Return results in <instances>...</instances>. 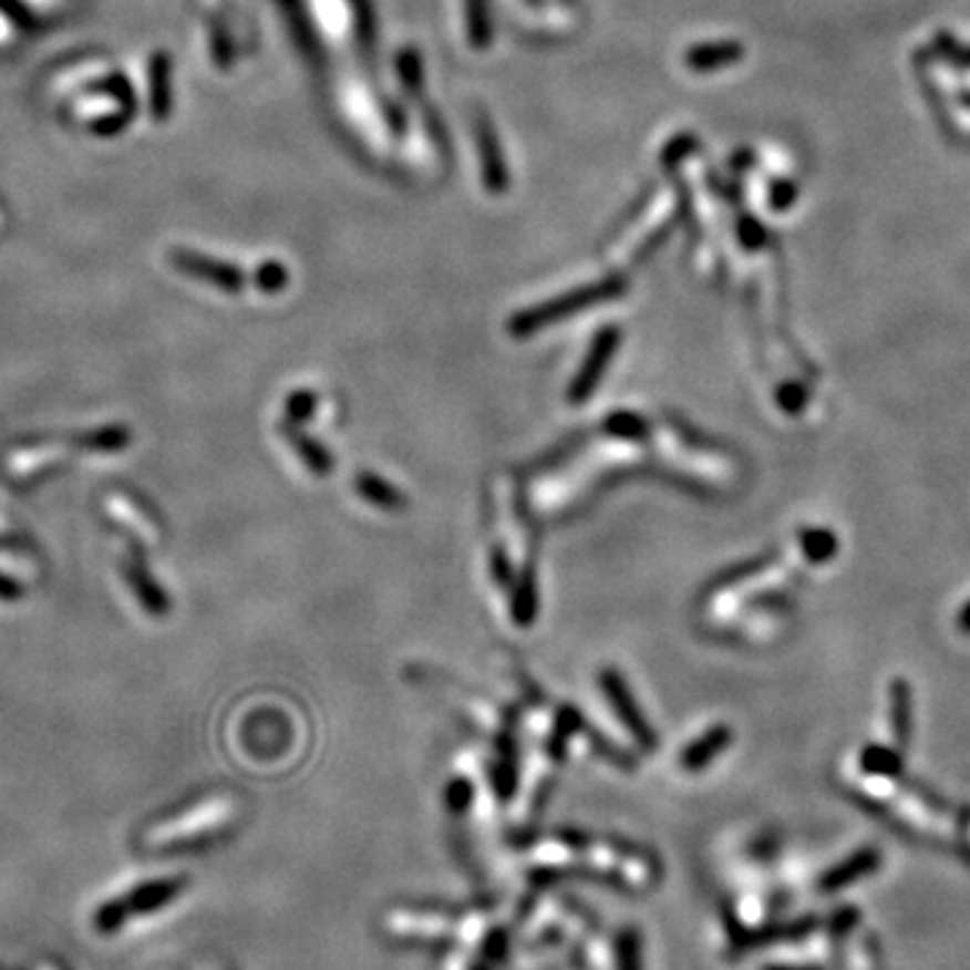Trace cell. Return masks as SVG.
Wrapping results in <instances>:
<instances>
[{
	"instance_id": "1",
	"label": "cell",
	"mask_w": 970,
	"mask_h": 970,
	"mask_svg": "<svg viewBox=\"0 0 970 970\" xmlns=\"http://www.w3.org/2000/svg\"><path fill=\"white\" fill-rule=\"evenodd\" d=\"M178 889H182L178 881H157V885L124 895V898L114 900V904H105L103 909L95 914V930L101 932V936H114V932L122 930V925L127 922V919L143 917V914L162 909L167 900L176 898Z\"/></svg>"
},
{
	"instance_id": "2",
	"label": "cell",
	"mask_w": 970,
	"mask_h": 970,
	"mask_svg": "<svg viewBox=\"0 0 970 970\" xmlns=\"http://www.w3.org/2000/svg\"><path fill=\"white\" fill-rule=\"evenodd\" d=\"M596 970H644V941L639 928H623L618 936L601 941L594 962Z\"/></svg>"
},
{
	"instance_id": "3",
	"label": "cell",
	"mask_w": 970,
	"mask_h": 970,
	"mask_svg": "<svg viewBox=\"0 0 970 970\" xmlns=\"http://www.w3.org/2000/svg\"><path fill=\"white\" fill-rule=\"evenodd\" d=\"M601 685H605L607 699L612 701L615 712L620 714V720H623V723L628 725V731H631L633 736H637L639 742L644 744V747H652V744H656V736H652L650 725H647L642 714H639L637 701H633L631 693H628L626 682L620 680L615 671H605V674H601Z\"/></svg>"
},
{
	"instance_id": "4",
	"label": "cell",
	"mask_w": 970,
	"mask_h": 970,
	"mask_svg": "<svg viewBox=\"0 0 970 970\" xmlns=\"http://www.w3.org/2000/svg\"><path fill=\"white\" fill-rule=\"evenodd\" d=\"M881 855L874 847L855 852V855L847 857L844 863H838L836 868H830L828 874L819 879V892H838V889L849 887L852 881L863 879V876H870L876 868H879Z\"/></svg>"
},
{
	"instance_id": "5",
	"label": "cell",
	"mask_w": 970,
	"mask_h": 970,
	"mask_svg": "<svg viewBox=\"0 0 970 970\" xmlns=\"http://www.w3.org/2000/svg\"><path fill=\"white\" fill-rule=\"evenodd\" d=\"M615 343H618V334L615 332H605L599 340H596L594 351L588 353L586 364H582L580 375L575 378V383H571V402H582L586 396H590V391L596 389V383H599V378L605 375L609 357H612Z\"/></svg>"
},
{
	"instance_id": "6",
	"label": "cell",
	"mask_w": 970,
	"mask_h": 970,
	"mask_svg": "<svg viewBox=\"0 0 970 970\" xmlns=\"http://www.w3.org/2000/svg\"><path fill=\"white\" fill-rule=\"evenodd\" d=\"M727 744H731V731H727L725 725L712 727V731H706L699 742H693L685 752H682V768L699 771L709 766V763H712Z\"/></svg>"
},
{
	"instance_id": "7",
	"label": "cell",
	"mask_w": 970,
	"mask_h": 970,
	"mask_svg": "<svg viewBox=\"0 0 970 970\" xmlns=\"http://www.w3.org/2000/svg\"><path fill=\"white\" fill-rule=\"evenodd\" d=\"M889 701H892V731H895V744H898L900 750L909 747L911 742V727H914V709H911V688L909 682L904 680H895L892 682V693H889Z\"/></svg>"
},
{
	"instance_id": "8",
	"label": "cell",
	"mask_w": 970,
	"mask_h": 970,
	"mask_svg": "<svg viewBox=\"0 0 970 970\" xmlns=\"http://www.w3.org/2000/svg\"><path fill=\"white\" fill-rule=\"evenodd\" d=\"M860 768L870 776H887V780H895V776L904 774V757H900L895 750L879 747V744H868V747L860 752Z\"/></svg>"
},
{
	"instance_id": "9",
	"label": "cell",
	"mask_w": 970,
	"mask_h": 970,
	"mask_svg": "<svg viewBox=\"0 0 970 970\" xmlns=\"http://www.w3.org/2000/svg\"><path fill=\"white\" fill-rule=\"evenodd\" d=\"M357 488L367 502H372V505H378V507L396 509V507L404 505V496L400 494V491L375 475H359Z\"/></svg>"
},
{
	"instance_id": "10",
	"label": "cell",
	"mask_w": 970,
	"mask_h": 970,
	"mask_svg": "<svg viewBox=\"0 0 970 970\" xmlns=\"http://www.w3.org/2000/svg\"><path fill=\"white\" fill-rule=\"evenodd\" d=\"M801 547H804L808 561L825 564L838 553V539L828 528H806L801 534Z\"/></svg>"
},
{
	"instance_id": "11",
	"label": "cell",
	"mask_w": 970,
	"mask_h": 970,
	"mask_svg": "<svg viewBox=\"0 0 970 970\" xmlns=\"http://www.w3.org/2000/svg\"><path fill=\"white\" fill-rule=\"evenodd\" d=\"M534 609H537V599H534V582L532 577H524L515 594V620L528 623L534 618Z\"/></svg>"
},
{
	"instance_id": "12",
	"label": "cell",
	"mask_w": 970,
	"mask_h": 970,
	"mask_svg": "<svg viewBox=\"0 0 970 970\" xmlns=\"http://www.w3.org/2000/svg\"><path fill=\"white\" fill-rule=\"evenodd\" d=\"M607 429L618 437H642L644 421L633 413H618L607 421Z\"/></svg>"
},
{
	"instance_id": "13",
	"label": "cell",
	"mask_w": 970,
	"mask_h": 970,
	"mask_svg": "<svg viewBox=\"0 0 970 970\" xmlns=\"http://www.w3.org/2000/svg\"><path fill=\"white\" fill-rule=\"evenodd\" d=\"M297 447H300V451L305 453V458H308V464L313 466L316 472H329V466H332V462H329V456H327V451H321L319 445H313L310 443V440H297Z\"/></svg>"
},
{
	"instance_id": "14",
	"label": "cell",
	"mask_w": 970,
	"mask_h": 970,
	"mask_svg": "<svg viewBox=\"0 0 970 970\" xmlns=\"http://www.w3.org/2000/svg\"><path fill=\"white\" fill-rule=\"evenodd\" d=\"M472 801V787L466 785V782H453L451 787H447V806H451V812H464L466 806H469Z\"/></svg>"
},
{
	"instance_id": "15",
	"label": "cell",
	"mask_w": 970,
	"mask_h": 970,
	"mask_svg": "<svg viewBox=\"0 0 970 970\" xmlns=\"http://www.w3.org/2000/svg\"><path fill=\"white\" fill-rule=\"evenodd\" d=\"M780 402L787 413H801V407H804L806 402V394L801 391V385H785V389L780 391Z\"/></svg>"
},
{
	"instance_id": "16",
	"label": "cell",
	"mask_w": 970,
	"mask_h": 970,
	"mask_svg": "<svg viewBox=\"0 0 970 970\" xmlns=\"http://www.w3.org/2000/svg\"><path fill=\"white\" fill-rule=\"evenodd\" d=\"M957 628H960V633H966L970 637V601L966 607H962V612L957 615Z\"/></svg>"
},
{
	"instance_id": "17",
	"label": "cell",
	"mask_w": 970,
	"mask_h": 970,
	"mask_svg": "<svg viewBox=\"0 0 970 970\" xmlns=\"http://www.w3.org/2000/svg\"><path fill=\"white\" fill-rule=\"evenodd\" d=\"M494 571H496V575H499L502 582L509 580V569H507V561H505V556H502V553L494 558Z\"/></svg>"
},
{
	"instance_id": "18",
	"label": "cell",
	"mask_w": 970,
	"mask_h": 970,
	"mask_svg": "<svg viewBox=\"0 0 970 970\" xmlns=\"http://www.w3.org/2000/svg\"><path fill=\"white\" fill-rule=\"evenodd\" d=\"M35 970H68V968H62L60 962H54V960H41L39 968H35Z\"/></svg>"
},
{
	"instance_id": "19",
	"label": "cell",
	"mask_w": 970,
	"mask_h": 970,
	"mask_svg": "<svg viewBox=\"0 0 970 970\" xmlns=\"http://www.w3.org/2000/svg\"><path fill=\"white\" fill-rule=\"evenodd\" d=\"M763 970H814V968H793V966H768Z\"/></svg>"
}]
</instances>
